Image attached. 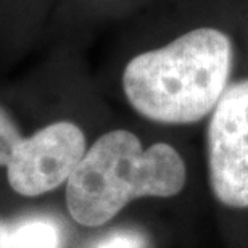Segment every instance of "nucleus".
<instances>
[{
	"mask_svg": "<svg viewBox=\"0 0 248 248\" xmlns=\"http://www.w3.org/2000/svg\"><path fill=\"white\" fill-rule=\"evenodd\" d=\"M147 237L140 231L116 229L100 237L91 248H147Z\"/></svg>",
	"mask_w": 248,
	"mask_h": 248,
	"instance_id": "obj_6",
	"label": "nucleus"
},
{
	"mask_svg": "<svg viewBox=\"0 0 248 248\" xmlns=\"http://www.w3.org/2000/svg\"><path fill=\"white\" fill-rule=\"evenodd\" d=\"M0 248H13L12 245V234L10 227L0 221Z\"/></svg>",
	"mask_w": 248,
	"mask_h": 248,
	"instance_id": "obj_8",
	"label": "nucleus"
},
{
	"mask_svg": "<svg viewBox=\"0 0 248 248\" xmlns=\"http://www.w3.org/2000/svg\"><path fill=\"white\" fill-rule=\"evenodd\" d=\"M21 137L23 134L16 123L0 107V166H7L15 143Z\"/></svg>",
	"mask_w": 248,
	"mask_h": 248,
	"instance_id": "obj_7",
	"label": "nucleus"
},
{
	"mask_svg": "<svg viewBox=\"0 0 248 248\" xmlns=\"http://www.w3.org/2000/svg\"><path fill=\"white\" fill-rule=\"evenodd\" d=\"M86 152V136L78 124H48L15 143L5 166L8 184L24 197L52 192L68 182Z\"/></svg>",
	"mask_w": 248,
	"mask_h": 248,
	"instance_id": "obj_4",
	"label": "nucleus"
},
{
	"mask_svg": "<svg viewBox=\"0 0 248 248\" xmlns=\"http://www.w3.org/2000/svg\"><path fill=\"white\" fill-rule=\"evenodd\" d=\"M206 147L215 197L226 206L248 208V79L227 86L211 111Z\"/></svg>",
	"mask_w": 248,
	"mask_h": 248,
	"instance_id": "obj_3",
	"label": "nucleus"
},
{
	"mask_svg": "<svg viewBox=\"0 0 248 248\" xmlns=\"http://www.w3.org/2000/svg\"><path fill=\"white\" fill-rule=\"evenodd\" d=\"M234 47L227 34L197 28L126 64L123 89L139 115L161 124H192L215 110L229 86Z\"/></svg>",
	"mask_w": 248,
	"mask_h": 248,
	"instance_id": "obj_1",
	"label": "nucleus"
},
{
	"mask_svg": "<svg viewBox=\"0 0 248 248\" xmlns=\"http://www.w3.org/2000/svg\"><path fill=\"white\" fill-rule=\"evenodd\" d=\"M13 248H62L63 234L57 221L47 216L19 219L10 227Z\"/></svg>",
	"mask_w": 248,
	"mask_h": 248,
	"instance_id": "obj_5",
	"label": "nucleus"
},
{
	"mask_svg": "<svg viewBox=\"0 0 248 248\" xmlns=\"http://www.w3.org/2000/svg\"><path fill=\"white\" fill-rule=\"evenodd\" d=\"M186 163L170 143L143 150L136 134L115 129L98 137L66 182V205L78 224L98 227L136 198L177 195Z\"/></svg>",
	"mask_w": 248,
	"mask_h": 248,
	"instance_id": "obj_2",
	"label": "nucleus"
}]
</instances>
